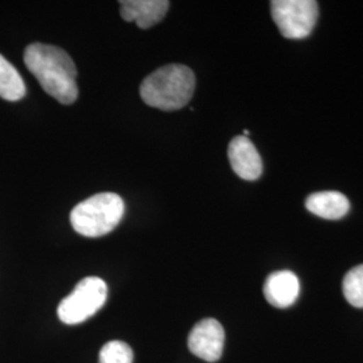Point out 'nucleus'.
<instances>
[{
	"instance_id": "nucleus-1",
	"label": "nucleus",
	"mask_w": 363,
	"mask_h": 363,
	"mask_svg": "<svg viewBox=\"0 0 363 363\" xmlns=\"http://www.w3.org/2000/svg\"><path fill=\"white\" fill-rule=\"evenodd\" d=\"M25 65L52 99L64 105L73 104L78 97L77 67L61 48L33 43L25 50Z\"/></svg>"
},
{
	"instance_id": "nucleus-2",
	"label": "nucleus",
	"mask_w": 363,
	"mask_h": 363,
	"mask_svg": "<svg viewBox=\"0 0 363 363\" xmlns=\"http://www.w3.org/2000/svg\"><path fill=\"white\" fill-rule=\"evenodd\" d=\"M195 91V76L187 66L171 64L151 73L140 85V96L147 105L172 112L190 103Z\"/></svg>"
},
{
	"instance_id": "nucleus-3",
	"label": "nucleus",
	"mask_w": 363,
	"mask_h": 363,
	"mask_svg": "<svg viewBox=\"0 0 363 363\" xmlns=\"http://www.w3.org/2000/svg\"><path fill=\"white\" fill-rule=\"evenodd\" d=\"M125 205L120 195L100 193L78 203L70 213V223L78 234L97 238L111 233L124 217Z\"/></svg>"
},
{
	"instance_id": "nucleus-4",
	"label": "nucleus",
	"mask_w": 363,
	"mask_h": 363,
	"mask_svg": "<svg viewBox=\"0 0 363 363\" xmlns=\"http://www.w3.org/2000/svg\"><path fill=\"white\" fill-rule=\"evenodd\" d=\"M106 296L108 286L103 279L94 276L85 277L60 303L57 310L58 318L65 325H79L103 308Z\"/></svg>"
},
{
	"instance_id": "nucleus-5",
	"label": "nucleus",
	"mask_w": 363,
	"mask_h": 363,
	"mask_svg": "<svg viewBox=\"0 0 363 363\" xmlns=\"http://www.w3.org/2000/svg\"><path fill=\"white\" fill-rule=\"evenodd\" d=\"M271 11L274 23L288 39L308 37L319 16L315 0H273Z\"/></svg>"
},
{
	"instance_id": "nucleus-6",
	"label": "nucleus",
	"mask_w": 363,
	"mask_h": 363,
	"mask_svg": "<svg viewBox=\"0 0 363 363\" xmlns=\"http://www.w3.org/2000/svg\"><path fill=\"white\" fill-rule=\"evenodd\" d=\"M225 345V331L218 320L208 318L193 327L187 346L195 357L206 361L217 362L222 357Z\"/></svg>"
},
{
	"instance_id": "nucleus-7",
	"label": "nucleus",
	"mask_w": 363,
	"mask_h": 363,
	"mask_svg": "<svg viewBox=\"0 0 363 363\" xmlns=\"http://www.w3.org/2000/svg\"><path fill=\"white\" fill-rule=\"evenodd\" d=\"M228 156L234 172L245 181H256L262 174V160L257 148L247 136L234 138L229 144Z\"/></svg>"
},
{
	"instance_id": "nucleus-8",
	"label": "nucleus",
	"mask_w": 363,
	"mask_h": 363,
	"mask_svg": "<svg viewBox=\"0 0 363 363\" xmlns=\"http://www.w3.org/2000/svg\"><path fill=\"white\" fill-rule=\"evenodd\" d=\"M169 1L166 0H125L120 1L121 18L135 22L143 30L159 23L169 11Z\"/></svg>"
},
{
	"instance_id": "nucleus-9",
	"label": "nucleus",
	"mask_w": 363,
	"mask_h": 363,
	"mask_svg": "<svg viewBox=\"0 0 363 363\" xmlns=\"http://www.w3.org/2000/svg\"><path fill=\"white\" fill-rule=\"evenodd\" d=\"M298 294L300 283L298 276L291 271L271 273L265 280L264 296L273 307H291L298 300Z\"/></svg>"
},
{
	"instance_id": "nucleus-10",
	"label": "nucleus",
	"mask_w": 363,
	"mask_h": 363,
	"mask_svg": "<svg viewBox=\"0 0 363 363\" xmlns=\"http://www.w3.org/2000/svg\"><path fill=\"white\" fill-rule=\"evenodd\" d=\"M307 210L325 220H339L350 210L346 195L337 191H320L310 195L306 201Z\"/></svg>"
},
{
	"instance_id": "nucleus-11",
	"label": "nucleus",
	"mask_w": 363,
	"mask_h": 363,
	"mask_svg": "<svg viewBox=\"0 0 363 363\" xmlns=\"http://www.w3.org/2000/svg\"><path fill=\"white\" fill-rule=\"evenodd\" d=\"M26 96V85L19 72L0 54V97L19 101Z\"/></svg>"
},
{
	"instance_id": "nucleus-12",
	"label": "nucleus",
	"mask_w": 363,
	"mask_h": 363,
	"mask_svg": "<svg viewBox=\"0 0 363 363\" xmlns=\"http://www.w3.org/2000/svg\"><path fill=\"white\" fill-rule=\"evenodd\" d=\"M343 294L352 307L363 308V264L352 268L343 279Z\"/></svg>"
},
{
	"instance_id": "nucleus-13",
	"label": "nucleus",
	"mask_w": 363,
	"mask_h": 363,
	"mask_svg": "<svg viewBox=\"0 0 363 363\" xmlns=\"http://www.w3.org/2000/svg\"><path fill=\"white\" fill-rule=\"evenodd\" d=\"M99 363H133V351L125 342L111 340L100 350Z\"/></svg>"
}]
</instances>
